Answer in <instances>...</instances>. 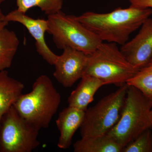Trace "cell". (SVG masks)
Returning a JSON list of instances; mask_svg holds the SVG:
<instances>
[{
    "mask_svg": "<svg viewBox=\"0 0 152 152\" xmlns=\"http://www.w3.org/2000/svg\"><path fill=\"white\" fill-rule=\"evenodd\" d=\"M140 90L144 94L152 99V58L143 67L126 83Z\"/></svg>",
    "mask_w": 152,
    "mask_h": 152,
    "instance_id": "obj_17",
    "label": "cell"
},
{
    "mask_svg": "<svg viewBox=\"0 0 152 152\" xmlns=\"http://www.w3.org/2000/svg\"><path fill=\"white\" fill-rule=\"evenodd\" d=\"M75 152H121L123 148L108 133L81 137L73 145Z\"/></svg>",
    "mask_w": 152,
    "mask_h": 152,
    "instance_id": "obj_13",
    "label": "cell"
},
{
    "mask_svg": "<svg viewBox=\"0 0 152 152\" xmlns=\"http://www.w3.org/2000/svg\"><path fill=\"white\" fill-rule=\"evenodd\" d=\"M6 0H0V4L4 2ZM5 15L3 14L1 10L0 9V21L4 20V18Z\"/></svg>",
    "mask_w": 152,
    "mask_h": 152,
    "instance_id": "obj_21",
    "label": "cell"
},
{
    "mask_svg": "<svg viewBox=\"0 0 152 152\" xmlns=\"http://www.w3.org/2000/svg\"><path fill=\"white\" fill-rule=\"evenodd\" d=\"M64 0H16L17 10L26 14L29 10L38 7L47 16L61 12Z\"/></svg>",
    "mask_w": 152,
    "mask_h": 152,
    "instance_id": "obj_16",
    "label": "cell"
},
{
    "mask_svg": "<svg viewBox=\"0 0 152 152\" xmlns=\"http://www.w3.org/2000/svg\"><path fill=\"white\" fill-rule=\"evenodd\" d=\"M47 20V32L51 35L58 49L70 48L89 55L102 42L75 16L66 15L61 11L48 16Z\"/></svg>",
    "mask_w": 152,
    "mask_h": 152,
    "instance_id": "obj_5",
    "label": "cell"
},
{
    "mask_svg": "<svg viewBox=\"0 0 152 152\" xmlns=\"http://www.w3.org/2000/svg\"><path fill=\"white\" fill-rule=\"evenodd\" d=\"M150 119L152 124V109L151 110L150 113Z\"/></svg>",
    "mask_w": 152,
    "mask_h": 152,
    "instance_id": "obj_22",
    "label": "cell"
},
{
    "mask_svg": "<svg viewBox=\"0 0 152 152\" xmlns=\"http://www.w3.org/2000/svg\"><path fill=\"white\" fill-rule=\"evenodd\" d=\"M130 6L139 8L152 9V0H129Z\"/></svg>",
    "mask_w": 152,
    "mask_h": 152,
    "instance_id": "obj_19",
    "label": "cell"
},
{
    "mask_svg": "<svg viewBox=\"0 0 152 152\" xmlns=\"http://www.w3.org/2000/svg\"><path fill=\"white\" fill-rule=\"evenodd\" d=\"M85 114V111L70 106L60 112L56 121L60 132L57 146L60 149H66L70 146L73 137L80 127Z\"/></svg>",
    "mask_w": 152,
    "mask_h": 152,
    "instance_id": "obj_11",
    "label": "cell"
},
{
    "mask_svg": "<svg viewBox=\"0 0 152 152\" xmlns=\"http://www.w3.org/2000/svg\"><path fill=\"white\" fill-rule=\"evenodd\" d=\"M128 86L126 96L119 119L107 133L123 148L144 131L152 128L150 119L152 99L144 94L136 87Z\"/></svg>",
    "mask_w": 152,
    "mask_h": 152,
    "instance_id": "obj_3",
    "label": "cell"
},
{
    "mask_svg": "<svg viewBox=\"0 0 152 152\" xmlns=\"http://www.w3.org/2000/svg\"><path fill=\"white\" fill-rule=\"evenodd\" d=\"M140 28L137 35L120 48L129 62L138 69L152 58V18L147 19Z\"/></svg>",
    "mask_w": 152,
    "mask_h": 152,
    "instance_id": "obj_9",
    "label": "cell"
},
{
    "mask_svg": "<svg viewBox=\"0 0 152 152\" xmlns=\"http://www.w3.org/2000/svg\"><path fill=\"white\" fill-rule=\"evenodd\" d=\"M61 100L51 79L42 75L34 82L31 91L22 94L13 106L23 118L40 130L48 127Z\"/></svg>",
    "mask_w": 152,
    "mask_h": 152,
    "instance_id": "obj_2",
    "label": "cell"
},
{
    "mask_svg": "<svg viewBox=\"0 0 152 152\" xmlns=\"http://www.w3.org/2000/svg\"><path fill=\"white\" fill-rule=\"evenodd\" d=\"M19 45L14 31L5 28L0 31V72L10 67Z\"/></svg>",
    "mask_w": 152,
    "mask_h": 152,
    "instance_id": "obj_15",
    "label": "cell"
},
{
    "mask_svg": "<svg viewBox=\"0 0 152 152\" xmlns=\"http://www.w3.org/2000/svg\"><path fill=\"white\" fill-rule=\"evenodd\" d=\"M152 15V9L130 6L127 8L118 7L106 13L87 12L76 18L102 42L122 46Z\"/></svg>",
    "mask_w": 152,
    "mask_h": 152,
    "instance_id": "obj_1",
    "label": "cell"
},
{
    "mask_svg": "<svg viewBox=\"0 0 152 152\" xmlns=\"http://www.w3.org/2000/svg\"><path fill=\"white\" fill-rule=\"evenodd\" d=\"M104 85V83L99 79L84 75L78 86L68 98L69 106L86 111L96 93Z\"/></svg>",
    "mask_w": 152,
    "mask_h": 152,
    "instance_id": "obj_12",
    "label": "cell"
},
{
    "mask_svg": "<svg viewBox=\"0 0 152 152\" xmlns=\"http://www.w3.org/2000/svg\"><path fill=\"white\" fill-rule=\"evenodd\" d=\"M139 70L129 62L117 44L102 42L88 55L84 75L99 79L105 85L120 87L126 83Z\"/></svg>",
    "mask_w": 152,
    "mask_h": 152,
    "instance_id": "obj_4",
    "label": "cell"
},
{
    "mask_svg": "<svg viewBox=\"0 0 152 152\" xmlns=\"http://www.w3.org/2000/svg\"><path fill=\"white\" fill-rule=\"evenodd\" d=\"M24 85L11 77L6 70L0 72V121L23 94Z\"/></svg>",
    "mask_w": 152,
    "mask_h": 152,
    "instance_id": "obj_14",
    "label": "cell"
},
{
    "mask_svg": "<svg viewBox=\"0 0 152 152\" xmlns=\"http://www.w3.org/2000/svg\"><path fill=\"white\" fill-rule=\"evenodd\" d=\"M8 24V22L5 21H0V31L2 30L3 29L6 28Z\"/></svg>",
    "mask_w": 152,
    "mask_h": 152,
    "instance_id": "obj_20",
    "label": "cell"
},
{
    "mask_svg": "<svg viewBox=\"0 0 152 152\" xmlns=\"http://www.w3.org/2000/svg\"><path fill=\"white\" fill-rule=\"evenodd\" d=\"M4 20L17 22L25 27L35 40L38 53L49 64L54 66L58 56L52 51L46 43L45 34L48 29L47 20L33 18L16 10L5 15Z\"/></svg>",
    "mask_w": 152,
    "mask_h": 152,
    "instance_id": "obj_10",
    "label": "cell"
},
{
    "mask_svg": "<svg viewBox=\"0 0 152 152\" xmlns=\"http://www.w3.org/2000/svg\"><path fill=\"white\" fill-rule=\"evenodd\" d=\"M128 87L124 84L87 109L80 127L81 137L106 134L117 124L122 110Z\"/></svg>",
    "mask_w": 152,
    "mask_h": 152,
    "instance_id": "obj_6",
    "label": "cell"
},
{
    "mask_svg": "<svg viewBox=\"0 0 152 152\" xmlns=\"http://www.w3.org/2000/svg\"><path fill=\"white\" fill-rule=\"evenodd\" d=\"M39 131L12 106L0 121V152L32 151L40 144Z\"/></svg>",
    "mask_w": 152,
    "mask_h": 152,
    "instance_id": "obj_7",
    "label": "cell"
},
{
    "mask_svg": "<svg viewBox=\"0 0 152 152\" xmlns=\"http://www.w3.org/2000/svg\"><path fill=\"white\" fill-rule=\"evenodd\" d=\"M88 60V55L84 52L65 48L54 65V77L65 88L72 87L84 74Z\"/></svg>",
    "mask_w": 152,
    "mask_h": 152,
    "instance_id": "obj_8",
    "label": "cell"
},
{
    "mask_svg": "<svg viewBox=\"0 0 152 152\" xmlns=\"http://www.w3.org/2000/svg\"><path fill=\"white\" fill-rule=\"evenodd\" d=\"M151 129L144 131L128 144L123 152H152V132Z\"/></svg>",
    "mask_w": 152,
    "mask_h": 152,
    "instance_id": "obj_18",
    "label": "cell"
}]
</instances>
